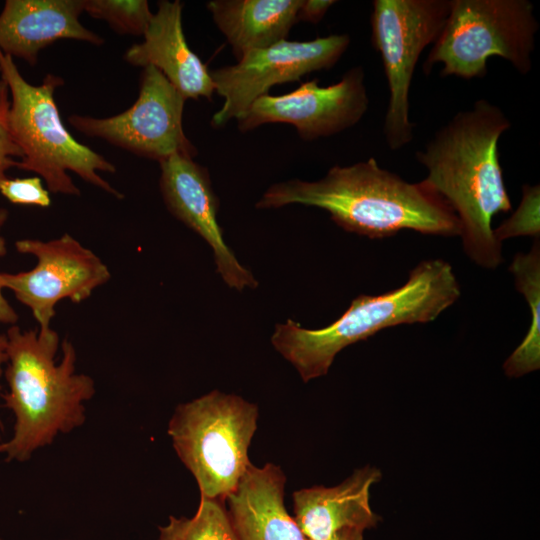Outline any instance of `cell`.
I'll list each match as a JSON object with an SVG mask.
<instances>
[{"label":"cell","mask_w":540,"mask_h":540,"mask_svg":"<svg viewBox=\"0 0 540 540\" xmlns=\"http://www.w3.org/2000/svg\"><path fill=\"white\" fill-rule=\"evenodd\" d=\"M510 127L501 108L478 99L454 115L415 154L427 170L422 182L459 219L465 253L485 269H495L503 261L492 220L511 209L498 153L499 139Z\"/></svg>","instance_id":"6da1fadb"},{"label":"cell","mask_w":540,"mask_h":540,"mask_svg":"<svg viewBox=\"0 0 540 540\" xmlns=\"http://www.w3.org/2000/svg\"><path fill=\"white\" fill-rule=\"evenodd\" d=\"M290 204L324 209L343 230L370 239L392 237L402 230L443 237L461 234L459 219L443 198L422 181L409 183L381 168L373 157L335 165L317 181L273 184L256 207Z\"/></svg>","instance_id":"7a4b0ae2"},{"label":"cell","mask_w":540,"mask_h":540,"mask_svg":"<svg viewBox=\"0 0 540 540\" xmlns=\"http://www.w3.org/2000/svg\"><path fill=\"white\" fill-rule=\"evenodd\" d=\"M8 391L4 407L15 416L12 437L0 443L6 461L24 462L40 448L50 445L86 421L84 403L95 394L94 380L76 373V350L65 339L62 359L56 363L60 339L52 328L7 330Z\"/></svg>","instance_id":"3957f363"},{"label":"cell","mask_w":540,"mask_h":540,"mask_svg":"<svg viewBox=\"0 0 540 540\" xmlns=\"http://www.w3.org/2000/svg\"><path fill=\"white\" fill-rule=\"evenodd\" d=\"M451 264L443 259L420 262L400 287L380 295L361 294L333 323L306 329L288 319L277 324L274 348L298 371L304 382L328 373L336 355L382 329L435 320L460 297Z\"/></svg>","instance_id":"277c9868"},{"label":"cell","mask_w":540,"mask_h":540,"mask_svg":"<svg viewBox=\"0 0 540 540\" xmlns=\"http://www.w3.org/2000/svg\"><path fill=\"white\" fill-rule=\"evenodd\" d=\"M0 78L11 97L8 127L23 154L17 168L38 174L49 192L79 196L80 190L68 174L71 171L112 196L123 198L98 174L115 173L114 164L78 142L64 126L54 98L55 90L64 84L60 76L47 74L39 85H33L21 75L13 58L0 50Z\"/></svg>","instance_id":"5b68a950"},{"label":"cell","mask_w":540,"mask_h":540,"mask_svg":"<svg viewBox=\"0 0 540 540\" xmlns=\"http://www.w3.org/2000/svg\"><path fill=\"white\" fill-rule=\"evenodd\" d=\"M257 419L255 404L218 390L176 407L167 433L200 498L225 501L235 490L252 465L248 449Z\"/></svg>","instance_id":"8992f818"},{"label":"cell","mask_w":540,"mask_h":540,"mask_svg":"<svg viewBox=\"0 0 540 540\" xmlns=\"http://www.w3.org/2000/svg\"><path fill=\"white\" fill-rule=\"evenodd\" d=\"M528 0H450L449 14L423 71L443 64L442 77L486 76L487 61L499 56L520 74L532 68L539 24Z\"/></svg>","instance_id":"52a82bcc"},{"label":"cell","mask_w":540,"mask_h":540,"mask_svg":"<svg viewBox=\"0 0 540 540\" xmlns=\"http://www.w3.org/2000/svg\"><path fill=\"white\" fill-rule=\"evenodd\" d=\"M371 41L380 53L389 101L383 135L389 149H402L413 139L409 119L412 78L423 50L437 39L450 10V0H374Z\"/></svg>","instance_id":"ba28073f"},{"label":"cell","mask_w":540,"mask_h":540,"mask_svg":"<svg viewBox=\"0 0 540 540\" xmlns=\"http://www.w3.org/2000/svg\"><path fill=\"white\" fill-rule=\"evenodd\" d=\"M186 100L161 71L147 66L140 76L138 97L127 110L105 118L72 114L68 122L86 136L139 157L158 162L173 154L193 158L197 151L182 125Z\"/></svg>","instance_id":"9c48e42d"},{"label":"cell","mask_w":540,"mask_h":540,"mask_svg":"<svg viewBox=\"0 0 540 540\" xmlns=\"http://www.w3.org/2000/svg\"><path fill=\"white\" fill-rule=\"evenodd\" d=\"M350 37L332 34L311 41L282 40L272 46L251 50L239 61L210 71L215 92L224 98L212 116L211 125L222 127L238 119L274 85L333 67L347 50Z\"/></svg>","instance_id":"30bf717a"},{"label":"cell","mask_w":540,"mask_h":540,"mask_svg":"<svg viewBox=\"0 0 540 540\" xmlns=\"http://www.w3.org/2000/svg\"><path fill=\"white\" fill-rule=\"evenodd\" d=\"M15 247L33 255L37 263L29 271L0 273V285L31 310L39 330L51 328L59 301L80 303L111 277L103 261L70 234L50 241L22 239Z\"/></svg>","instance_id":"8fae6325"},{"label":"cell","mask_w":540,"mask_h":540,"mask_svg":"<svg viewBox=\"0 0 540 540\" xmlns=\"http://www.w3.org/2000/svg\"><path fill=\"white\" fill-rule=\"evenodd\" d=\"M369 98L361 66L349 69L329 86L318 79L283 95L265 94L237 119L241 131L267 123L293 125L303 140L338 134L357 124L368 110Z\"/></svg>","instance_id":"7c38bea8"},{"label":"cell","mask_w":540,"mask_h":540,"mask_svg":"<svg viewBox=\"0 0 540 540\" xmlns=\"http://www.w3.org/2000/svg\"><path fill=\"white\" fill-rule=\"evenodd\" d=\"M159 164L160 190L170 213L211 246L217 272L229 287L238 291L256 288L253 274L224 241L217 221L218 201L207 169L182 154H173Z\"/></svg>","instance_id":"4fadbf2b"},{"label":"cell","mask_w":540,"mask_h":540,"mask_svg":"<svg viewBox=\"0 0 540 540\" xmlns=\"http://www.w3.org/2000/svg\"><path fill=\"white\" fill-rule=\"evenodd\" d=\"M81 0H6L0 13V50L35 66L41 50L61 39L100 46L104 39L84 27Z\"/></svg>","instance_id":"5bb4252c"},{"label":"cell","mask_w":540,"mask_h":540,"mask_svg":"<svg viewBox=\"0 0 540 540\" xmlns=\"http://www.w3.org/2000/svg\"><path fill=\"white\" fill-rule=\"evenodd\" d=\"M182 9L179 0L159 1L144 40L130 46L124 60L133 66L157 68L186 99L211 100L215 89L210 71L188 46Z\"/></svg>","instance_id":"9a60e30c"},{"label":"cell","mask_w":540,"mask_h":540,"mask_svg":"<svg viewBox=\"0 0 540 540\" xmlns=\"http://www.w3.org/2000/svg\"><path fill=\"white\" fill-rule=\"evenodd\" d=\"M379 469H357L339 485L314 486L293 493L295 521L306 539L328 540L344 528L365 530L380 517L370 506V489L381 480Z\"/></svg>","instance_id":"2e32d148"},{"label":"cell","mask_w":540,"mask_h":540,"mask_svg":"<svg viewBox=\"0 0 540 540\" xmlns=\"http://www.w3.org/2000/svg\"><path fill=\"white\" fill-rule=\"evenodd\" d=\"M285 483V474L273 463L248 468L225 500L239 540H306L284 506Z\"/></svg>","instance_id":"e0dca14e"},{"label":"cell","mask_w":540,"mask_h":540,"mask_svg":"<svg viewBox=\"0 0 540 540\" xmlns=\"http://www.w3.org/2000/svg\"><path fill=\"white\" fill-rule=\"evenodd\" d=\"M302 0H212L207 9L239 59L285 40Z\"/></svg>","instance_id":"ac0fdd59"},{"label":"cell","mask_w":540,"mask_h":540,"mask_svg":"<svg viewBox=\"0 0 540 540\" xmlns=\"http://www.w3.org/2000/svg\"><path fill=\"white\" fill-rule=\"evenodd\" d=\"M516 288L525 297L532 321L526 336L503 364L509 377H521L540 367V247L539 239L528 253H517L509 267Z\"/></svg>","instance_id":"d6986e66"},{"label":"cell","mask_w":540,"mask_h":540,"mask_svg":"<svg viewBox=\"0 0 540 540\" xmlns=\"http://www.w3.org/2000/svg\"><path fill=\"white\" fill-rule=\"evenodd\" d=\"M224 502L200 498L192 517L170 516L169 522L159 527L158 540H239Z\"/></svg>","instance_id":"ffe728a7"},{"label":"cell","mask_w":540,"mask_h":540,"mask_svg":"<svg viewBox=\"0 0 540 540\" xmlns=\"http://www.w3.org/2000/svg\"><path fill=\"white\" fill-rule=\"evenodd\" d=\"M83 12L121 35H144L153 13L146 0H81Z\"/></svg>","instance_id":"44dd1931"},{"label":"cell","mask_w":540,"mask_h":540,"mask_svg":"<svg viewBox=\"0 0 540 540\" xmlns=\"http://www.w3.org/2000/svg\"><path fill=\"white\" fill-rule=\"evenodd\" d=\"M539 207V185H523L522 199L516 210L496 229H493L496 240L501 243L503 240L520 236H531L539 239Z\"/></svg>","instance_id":"7402d4cb"},{"label":"cell","mask_w":540,"mask_h":540,"mask_svg":"<svg viewBox=\"0 0 540 540\" xmlns=\"http://www.w3.org/2000/svg\"><path fill=\"white\" fill-rule=\"evenodd\" d=\"M0 193L14 205L46 208L51 205L48 189L39 176L7 178L0 185Z\"/></svg>","instance_id":"603a6c76"},{"label":"cell","mask_w":540,"mask_h":540,"mask_svg":"<svg viewBox=\"0 0 540 540\" xmlns=\"http://www.w3.org/2000/svg\"><path fill=\"white\" fill-rule=\"evenodd\" d=\"M9 105L8 86L0 78V185L8 178L6 172L16 167L17 162L23 157L8 127Z\"/></svg>","instance_id":"cb8c5ba5"},{"label":"cell","mask_w":540,"mask_h":540,"mask_svg":"<svg viewBox=\"0 0 540 540\" xmlns=\"http://www.w3.org/2000/svg\"><path fill=\"white\" fill-rule=\"evenodd\" d=\"M335 3L334 0H302L297 21L318 23Z\"/></svg>","instance_id":"d4e9b609"},{"label":"cell","mask_w":540,"mask_h":540,"mask_svg":"<svg viewBox=\"0 0 540 540\" xmlns=\"http://www.w3.org/2000/svg\"><path fill=\"white\" fill-rule=\"evenodd\" d=\"M8 211L4 208H0V232L7 221ZM7 253L6 241L0 233V257ZM2 287L0 285V323L15 325L18 320V315L14 311L13 307L8 303L2 294Z\"/></svg>","instance_id":"484cf974"},{"label":"cell","mask_w":540,"mask_h":540,"mask_svg":"<svg viewBox=\"0 0 540 540\" xmlns=\"http://www.w3.org/2000/svg\"><path fill=\"white\" fill-rule=\"evenodd\" d=\"M328 540H363V530L357 528H344L337 531Z\"/></svg>","instance_id":"4316f807"},{"label":"cell","mask_w":540,"mask_h":540,"mask_svg":"<svg viewBox=\"0 0 540 540\" xmlns=\"http://www.w3.org/2000/svg\"><path fill=\"white\" fill-rule=\"evenodd\" d=\"M7 362V337L6 334H0V376L2 374V365ZM1 389V385H0ZM3 425L0 420V443H1V431Z\"/></svg>","instance_id":"83f0119b"},{"label":"cell","mask_w":540,"mask_h":540,"mask_svg":"<svg viewBox=\"0 0 540 540\" xmlns=\"http://www.w3.org/2000/svg\"><path fill=\"white\" fill-rule=\"evenodd\" d=\"M0 540H2V539L0 538Z\"/></svg>","instance_id":"f1b7e54d"}]
</instances>
